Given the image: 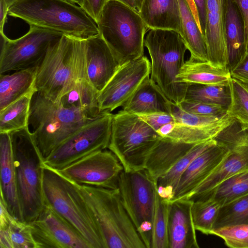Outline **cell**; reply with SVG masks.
I'll list each match as a JSON object with an SVG mask.
<instances>
[{
  "instance_id": "obj_23",
  "label": "cell",
  "mask_w": 248,
  "mask_h": 248,
  "mask_svg": "<svg viewBox=\"0 0 248 248\" xmlns=\"http://www.w3.org/2000/svg\"><path fill=\"white\" fill-rule=\"evenodd\" d=\"M140 15L148 28L182 32L178 0H143Z\"/></svg>"
},
{
  "instance_id": "obj_30",
  "label": "cell",
  "mask_w": 248,
  "mask_h": 248,
  "mask_svg": "<svg viewBox=\"0 0 248 248\" xmlns=\"http://www.w3.org/2000/svg\"><path fill=\"white\" fill-rule=\"evenodd\" d=\"M214 139L195 144L166 174L156 181L159 195L170 201L174 195L180 178L193 160L205 150L214 141Z\"/></svg>"
},
{
  "instance_id": "obj_17",
  "label": "cell",
  "mask_w": 248,
  "mask_h": 248,
  "mask_svg": "<svg viewBox=\"0 0 248 248\" xmlns=\"http://www.w3.org/2000/svg\"><path fill=\"white\" fill-rule=\"evenodd\" d=\"M228 152L227 148L214 139L186 168L180 178L170 201L184 199L190 194L216 170Z\"/></svg>"
},
{
  "instance_id": "obj_38",
  "label": "cell",
  "mask_w": 248,
  "mask_h": 248,
  "mask_svg": "<svg viewBox=\"0 0 248 248\" xmlns=\"http://www.w3.org/2000/svg\"><path fill=\"white\" fill-rule=\"evenodd\" d=\"M221 205L210 198L192 201L191 213L196 230L211 234Z\"/></svg>"
},
{
  "instance_id": "obj_27",
  "label": "cell",
  "mask_w": 248,
  "mask_h": 248,
  "mask_svg": "<svg viewBox=\"0 0 248 248\" xmlns=\"http://www.w3.org/2000/svg\"><path fill=\"white\" fill-rule=\"evenodd\" d=\"M37 66L17 70L10 75L0 74V110L35 90Z\"/></svg>"
},
{
  "instance_id": "obj_33",
  "label": "cell",
  "mask_w": 248,
  "mask_h": 248,
  "mask_svg": "<svg viewBox=\"0 0 248 248\" xmlns=\"http://www.w3.org/2000/svg\"><path fill=\"white\" fill-rule=\"evenodd\" d=\"M32 90L0 110V133H10L29 126V117Z\"/></svg>"
},
{
  "instance_id": "obj_16",
  "label": "cell",
  "mask_w": 248,
  "mask_h": 248,
  "mask_svg": "<svg viewBox=\"0 0 248 248\" xmlns=\"http://www.w3.org/2000/svg\"><path fill=\"white\" fill-rule=\"evenodd\" d=\"M30 224L36 248H92L72 225L46 204Z\"/></svg>"
},
{
  "instance_id": "obj_2",
  "label": "cell",
  "mask_w": 248,
  "mask_h": 248,
  "mask_svg": "<svg viewBox=\"0 0 248 248\" xmlns=\"http://www.w3.org/2000/svg\"><path fill=\"white\" fill-rule=\"evenodd\" d=\"M8 15L29 25L50 29L76 39L99 34L96 21L79 5L66 0H19Z\"/></svg>"
},
{
  "instance_id": "obj_13",
  "label": "cell",
  "mask_w": 248,
  "mask_h": 248,
  "mask_svg": "<svg viewBox=\"0 0 248 248\" xmlns=\"http://www.w3.org/2000/svg\"><path fill=\"white\" fill-rule=\"evenodd\" d=\"M63 33L50 29L30 25L21 37L9 39L0 51V74L37 66L49 47L58 42Z\"/></svg>"
},
{
  "instance_id": "obj_39",
  "label": "cell",
  "mask_w": 248,
  "mask_h": 248,
  "mask_svg": "<svg viewBox=\"0 0 248 248\" xmlns=\"http://www.w3.org/2000/svg\"><path fill=\"white\" fill-rule=\"evenodd\" d=\"M171 114L175 122L198 127L230 124L234 120L228 112L221 116H205L187 112L173 102L171 103Z\"/></svg>"
},
{
  "instance_id": "obj_28",
  "label": "cell",
  "mask_w": 248,
  "mask_h": 248,
  "mask_svg": "<svg viewBox=\"0 0 248 248\" xmlns=\"http://www.w3.org/2000/svg\"><path fill=\"white\" fill-rule=\"evenodd\" d=\"M241 19L234 2L232 0H226V31L230 69L234 66L246 53Z\"/></svg>"
},
{
  "instance_id": "obj_36",
  "label": "cell",
  "mask_w": 248,
  "mask_h": 248,
  "mask_svg": "<svg viewBox=\"0 0 248 248\" xmlns=\"http://www.w3.org/2000/svg\"><path fill=\"white\" fill-rule=\"evenodd\" d=\"M170 202L162 199L157 190L152 219L150 248H169L168 234Z\"/></svg>"
},
{
  "instance_id": "obj_20",
  "label": "cell",
  "mask_w": 248,
  "mask_h": 248,
  "mask_svg": "<svg viewBox=\"0 0 248 248\" xmlns=\"http://www.w3.org/2000/svg\"><path fill=\"white\" fill-rule=\"evenodd\" d=\"M169 202V248H199L191 213L192 201L179 199Z\"/></svg>"
},
{
  "instance_id": "obj_12",
  "label": "cell",
  "mask_w": 248,
  "mask_h": 248,
  "mask_svg": "<svg viewBox=\"0 0 248 248\" xmlns=\"http://www.w3.org/2000/svg\"><path fill=\"white\" fill-rule=\"evenodd\" d=\"M214 139L229 150L216 170L190 194L182 199L194 201L224 179L248 170V126L234 120Z\"/></svg>"
},
{
  "instance_id": "obj_47",
  "label": "cell",
  "mask_w": 248,
  "mask_h": 248,
  "mask_svg": "<svg viewBox=\"0 0 248 248\" xmlns=\"http://www.w3.org/2000/svg\"><path fill=\"white\" fill-rule=\"evenodd\" d=\"M196 6L203 34L206 21V0H193Z\"/></svg>"
},
{
  "instance_id": "obj_22",
  "label": "cell",
  "mask_w": 248,
  "mask_h": 248,
  "mask_svg": "<svg viewBox=\"0 0 248 248\" xmlns=\"http://www.w3.org/2000/svg\"><path fill=\"white\" fill-rule=\"evenodd\" d=\"M171 102L157 84L148 77L123 106V110L137 115L159 112L171 114Z\"/></svg>"
},
{
  "instance_id": "obj_31",
  "label": "cell",
  "mask_w": 248,
  "mask_h": 248,
  "mask_svg": "<svg viewBox=\"0 0 248 248\" xmlns=\"http://www.w3.org/2000/svg\"><path fill=\"white\" fill-rule=\"evenodd\" d=\"M182 21L181 35L189 51L190 57L202 62L208 61L204 36L201 31L186 0H178Z\"/></svg>"
},
{
  "instance_id": "obj_37",
  "label": "cell",
  "mask_w": 248,
  "mask_h": 248,
  "mask_svg": "<svg viewBox=\"0 0 248 248\" xmlns=\"http://www.w3.org/2000/svg\"><path fill=\"white\" fill-rule=\"evenodd\" d=\"M237 225H248V194L220 207L212 231Z\"/></svg>"
},
{
  "instance_id": "obj_6",
  "label": "cell",
  "mask_w": 248,
  "mask_h": 248,
  "mask_svg": "<svg viewBox=\"0 0 248 248\" xmlns=\"http://www.w3.org/2000/svg\"><path fill=\"white\" fill-rule=\"evenodd\" d=\"M144 46L151 59V79L170 101L178 104L185 99L187 83L176 76L184 65L187 49L181 34L174 30L149 28Z\"/></svg>"
},
{
  "instance_id": "obj_7",
  "label": "cell",
  "mask_w": 248,
  "mask_h": 248,
  "mask_svg": "<svg viewBox=\"0 0 248 248\" xmlns=\"http://www.w3.org/2000/svg\"><path fill=\"white\" fill-rule=\"evenodd\" d=\"M93 120L36 92L31 102L29 126L43 162L65 140Z\"/></svg>"
},
{
  "instance_id": "obj_21",
  "label": "cell",
  "mask_w": 248,
  "mask_h": 248,
  "mask_svg": "<svg viewBox=\"0 0 248 248\" xmlns=\"http://www.w3.org/2000/svg\"><path fill=\"white\" fill-rule=\"evenodd\" d=\"M0 199L9 213L23 221L17 196L11 137L0 133Z\"/></svg>"
},
{
  "instance_id": "obj_45",
  "label": "cell",
  "mask_w": 248,
  "mask_h": 248,
  "mask_svg": "<svg viewBox=\"0 0 248 248\" xmlns=\"http://www.w3.org/2000/svg\"><path fill=\"white\" fill-rule=\"evenodd\" d=\"M236 4L240 15L243 27L246 53L248 52V0H232Z\"/></svg>"
},
{
  "instance_id": "obj_9",
  "label": "cell",
  "mask_w": 248,
  "mask_h": 248,
  "mask_svg": "<svg viewBox=\"0 0 248 248\" xmlns=\"http://www.w3.org/2000/svg\"><path fill=\"white\" fill-rule=\"evenodd\" d=\"M161 138L138 115L122 110L113 115L108 148L124 170L138 171L144 169L150 154Z\"/></svg>"
},
{
  "instance_id": "obj_4",
  "label": "cell",
  "mask_w": 248,
  "mask_h": 248,
  "mask_svg": "<svg viewBox=\"0 0 248 248\" xmlns=\"http://www.w3.org/2000/svg\"><path fill=\"white\" fill-rule=\"evenodd\" d=\"M9 133L20 211L23 221L30 223L45 205L43 160L29 126Z\"/></svg>"
},
{
  "instance_id": "obj_41",
  "label": "cell",
  "mask_w": 248,
  "mask_h": 248,
  "mask_svg": "<svg viewBox=\"0 0 248 248\" xmlns=\"http://www.w3.org/2000/svg\"><path fill=\"white\" fill-rule=\"evenodd\" d=\"M211 234L222 238L229 247L248 248V225L224 227L212 231Z\"/></svg>"
},
{
  "instance_id": "obj_53",
  "label": "cell",
  "mask_w": 248,
  "mask_h": 248,
  "mask_svg": "<svg viewBox=\"0 0 248 248\" xmlns=\"http://www.w3.org/2000/svg\"><path fill=\"white\" fill-rule=\"evenodd\" d=\"M247 85H248V84H247Z\"/></svg>"
},
{
  "instance_id": "obj_19",
  "label": "cell",
  "mask_w": 248,
  "mask_h": 248,
  "mask_svg": "<svg viewBox=\"0 0 248 248\" xmlns=\"http://www.w3.org/2000/svg\"><path fill=\"white\" fill-rule=\"evenodd\" d=\"M85 43L88 80L100 93L121 65L100 34L86 39Z\"/></svg>"
},
{
  "instance_id": "obj_25",
  "label": "cell",
  "mask_w": 248,
  "mask_h": 248,
  "mask_svg": "<svg viewBox=\"0 0 248 248\" xmlns=\"http://www.w3.org/2000/svg\"><path fill=\"white\" fill-rule=\"evenodd\" d=\"M231 78L229 67L191 57L185 61L176 76L178 82L222 86L229 85Z\"/></svg>"
},
{
  "instance_id": "obj_1",
  "label": "cell",
  "mask_w": 248,
  "mask_h": 248,
  "mask_svg": "<svg viewBox=\"0 0 248 248\" xmlns=\"http://www.w3.org/2000/svg\"><path fill=\"white\" fill-rule=\"evenodd\" d=\"M83 79H88L85 39L63 34L49 47L38 65L34 88L36 92L58 102Z\"/></svg>"
},
{
  "instance_id": "obj_18",
  "label": "cell",
  "mask_w": 248,
  "mask_h": 248,
  "mask_svg": "<svg viewBox=\"0 0 248 248\" xmlns=\"http://www.w3.org/2000/svg\"><path fill=\"white\" fill-rule=\"evenodd\" d=\"M206 5L204 36L208 61L216 65L229 67L226 31V0H206Z\"/></svg>"
},
{
  "instance_id": "obj_14",
  "label": "cell",
  "mask_w": 248,
  "mask_h": 248,
  "mask_svg": "<svg viewBox=\"0 0 248 248\" xmlns=\"http://www.w3.org/2000/svg\"><path fill=\"white\" fill-rule=\"evenodd\" d=\"M123 170L116 156L110 150H104L56 170L78 185L114 189L118 188V178Z\"/></svg>"
},
{
  "instance_id": "obj_44",
  "label": "cell",
  "mask_w": 248,
  "mask_h": 248,
  "mask_svg": "<svg viewBox=\"0 0 248 248\" xmlns=\"http://www.w3.org/2000/svg\"><path fill=\"white\" fill-rule=\"evenodd\" d=\"M230 71L232 78L248 84V52Z\"/></svg>"
},
{
  "instance_id": "obj_10",
  "label": "cell",
  "mask_w": 248,
  "mask_h": 248,
  "mask_svg": "<svg viewBox=\"0 0 248 248\" xmlns=\"http://www.w3.org/2000/svg\"><path fill=\"white\" fill-rule=\"evenodd\" d=\"M123 204L146 248H150L156 183L145 170L120 173L118 181Z\"/></svg>"
},
{
  "instance_id": "obj_40",
  "label": "cell",
  "mask_w": 248,
  "mask_h": 248,
  "mask_svg": "<svg viewBox=\"0 0 248 248\" xmlns=\"http://www.w3.org/2000/svg\"><path fill=\"white\" fill-rule=\"evenodd\" d=\"M229 86L231 102L228 112L234 120L248 126V85L232 78Z\"/></svg>"
},
{
  "instance_id": "obj_29",
  "label": "cell",
  "mask_w": 248,
  "mask_h": 248,
  "mask_svg": "<svg viewBox=\"0 0 248 248\" xmlns=\"http://www.w3.org/2000/svg\"><path fill=\"white\" fill-rule=\"evenodd\" d=\"M229 125L198 127L172 122L164 125L156 132L161 138L175 142L195 144L214 139L220 132Z\"/></svg>"
},
{
  "instance_id": "obj_34",
  "label": "cell",
  "mask_w": 248,
  "mask_h": 248,
  "mask_svg": "<svg viewBox=\"0 0 248 248\" xmlns=\"http://www.w3.org/2000/svg\"><path fill=\"white\" fill-rule=\"evenodd\" d=\"M217 105L228 109L231 102L229 85L187 83L185 99Z\"/></svg>"
},
{
  "instance_id": "obj_46",
  "label": "cell",
  "mask_w": 248,
  "mask_h": 248,
  "mask_svg": "<svg viewBox=\"0 0 248 248\" xmlns=\"http://www.w3.org/2000/svg\"><path fill=\"white\" fill-rule=\"evenodd\" d=\"M107 1L108 0H83L81 7L96 22Z\"/></svg>"
},
{
  "instance_id": "obj_11",
  "label": "cell",
  "mask_w": 248,
  "mask_h": 248,
  "mask_svg": "<svg viewBox=\"0 0 248 248\" xmlns=\"http://www.w3.org/2000/svg\"><path fill=\"white\" fill-rule=\"evenodd\" d=\"M113 114L104 111L62 143L43 162L56 170H62L94 153L108 148Z\"/></svg>"
},
{
  "instance_id": "obj_26",
  "label": "cell",
  "mask_w": 248,
  "mask_h": 248,
  "mask_svg": "<svg viewBox=\"0 0 248 248\" xmlns=\"http://www.w3.org/2000/svg\"><path fill=\"white\" fill-rule=\"evenodd\" d=\"M99 93L88 79H83L77 82L58 102L65 108L79 111L86 118L93 120L103 112L99 106Z\"/></svg>"
},
{
  "instance_id": "obj_43",
  "label": "cell",
  "mask_w": 248,
  "mask_h": 248,
  "mask_svg": "<svg viewBox=\"0 0 248 248\" xmlns=\"http://www.w3.org/2000/svg\"><path fill=\"white\" fill-rule=\"evenodd\" d=\"M138 115L156 131L167 124L175 122L173 116L167 113L159 112Z\"/></svg>"
},
{
  "instance_id": "obj_8",
  "label": "cell",
  "mask_w": 248,
  "mask_h": 248,
  "mask_svg": "<svg viewBox=\"0 0 248 248\" xmlns=\"http://www.w3.org/2000/svg\"><path fill=\"white\" fill-rule=\"evenodd\" d=\"M96 23L99 34L120 65L143 56L144 39L149 28L138 12L120 1L109 0Z\"/></svg>"
},
{
  "instance_id": "obj_50",
  "label": "cell",
  "mask_w": 248,
  "mask_h": 248,
  "mask_svg": "<svg viewBox=\"0 0 248 248\" xmlns=\"http://www.w3.org/2000/svg\"><path fill=\"white\" fill-rule=\"evenodd\" d=\"M188 5L189 6L190 9L193 15V16L196 20V22L199 28L200 29L201 31L203 34L202 30L201 28L200 19L199 17V15L198 13V11L195 5V4L193 1V0H186Z\"/></svg>"
},
{
  "instance_id": "obj_15",
  "label": "cell",
  "mask_w": 248,
  "mask_h": 248,
  "mask_svg": "<svg viewBox=\"0 0 248 248\" xmlns=\"http://www.w3.org/2000/svg\"><path fill=\"white\" fill-rule=\"evenodd\" d=\"M151 71V63L142 56L121 65L99 93L101 111L111 112L123 106L134 93Z\"/></svg>"
},
{
  "instance_id": "obj_48",
  "label": "cell",
  "mask_w": 248,
  "mask_h": 248,
  "mask_svg": "<svg viewBox=\"0 0 248 248\" xmlns=\"http://www.w3.org/2000/svg\"><path fill=\"white\" fill-rule=\"evenodd\" d=\"M9 7L5 0H0V32H3V28L8 15Z\"/></svg>"
},
{
  "instance_id": "obj_32",
  "label": "cell",
  "mask_w": 248,
  "mask_h": 248,
  "mask_svg": "<svg viewBox=\"0 0 248 248\" xmlns=\"http://www.w3.org/2000/svg\"><path fill=\"white\" fill-rule=\"evenodd\" d=\"M248 194V170H246L224 179L213 189L196 200L205 197L210 198L221 206Z\"/></svg>"
},
{
  "instance_id": "obj_52",
  "label": "cell",
  "mask_w": 248,
  "mask_h": 248,
  "mask_svg": "<svg viewBox=\"0 0 248 248\" xmlns=\"http://www.w3.org/2000/svg\"><path fill=\"white\" fill-rule=\"evenodd\" d=\"M8 7L19 0H5Z\"/></svg>"
},
{
  "instance_id": "obj_3",
  "label": "cell",
  "mask_w": 248,
  "mask_h": 248,
  "mask_svg": "<svg viewBox=\"0 0 248 248\" xmlns=\"http://www.w3.org/2000/svg\"><path fill=\"white\" fill-rule=\"evenodd\" d=\"M78 185L106 248H146L123 204L118 188Z\"/></svg>"
},
{
  "instance_id": "obj_51",
  "label": "cell",
  "mask_w": 248,
  "mask_h": 248,
  "mask_svg": "<svg viewBox=\"0 0 248 248\" xmlns=\"http://www.w3.org/2000/svg\"><path fill=\"white\" fill-rule=\"evenodd\" d=\"M74 3L77 4L82 7L83 4V0H66Z\"/></svg>"
},
{
  "instance_id": "obj_42",
  "label": "cell",
  "mask_w": 248,
  "mask_h": 248,
  "mask_svg": "<svg viewBox=\"0 0 248 248\" xmlns=\"http://www.w3.org/2000/svg\"><path fill=\"white\" fill-rule=\"evenodd\" d=\"M177 105L186 111L201 115L221 116L228 112L222 106L199 102L184 100Z\"/></svg>"
},
{
  "instance_id": "obj_49",
  "label": "cell",
  "mask_w": 248,
  "mask_h": 248,
  "mask_svg": "<svg viewBox=\"0 0 248 248\" xmlns=\"http://www.w3.org/2000/svg\"><path fill=\"white\" fill-rule=\"evenodd\" d=\"M120 1L134 9L139 13L140 11L143 0H115Z\"/></svg>"
},
{
  "instance_id": "obj_24",
  "label": "cell",
  "mask_w": 248,
  "mask_h": 248,
  "mask_svg": "<svg viewBox=\"0 0 248 248\" xmlns=\"http://www.w3.org/2000/svg\"><path fill=\"white\" fill-rule=\"evenodd\" d=\"M194 144L161 138L150 154L144 169L156 181L186 155Z\"/></svg>"
},
{
  "instance_id": "obj_35",
  "label": "cell",
  "mask_w": 248,
  "mask_h": 248,
  "mask_svg": "<svg viewBox=\"0 0 248 248\" xmlns=\"http://www.w3.org/2000/svg\"><path fill=\"white\" fill-rule=\"evenodd\" d=\"M0 248H36L30 224L12 216L8 224L0 228Z\"/></svg>"
},
{
  "instance_id": "obj_5",
  "label": "cell",
  "mask_w": 248,
  "mask_h": 248,
  "mask_svg": "<svg viewBox=\"0 0 248 248\" xmlns=\"http://www.w3.org/2000/svg\"><path fill=\"white\" fill-rule=\"evenodd\" d=\"M43 166L45 204L72 225L92 248H106L78 185L57 170Z\"/></svg>"
}]
</instances>
